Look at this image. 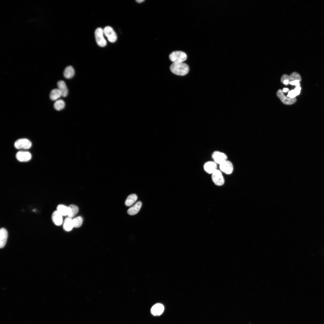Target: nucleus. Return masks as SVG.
Here are the masks:
<instances>
[{
	"mask_svg": "<svg viewBox=\"0 0 324 324\" xmlns=\"http://www.w3.org/2000/svg\"><path fill=\"white\" fill-rule=\"evenodd\" d=\"M171 71L174 74L179 76H184L189 71L188 66L186 64L182 63H173L170 66Z\"/></svg>",
	"mask_w": 324,
	"mask_h": 324,
	"instance_id": "nucleus-1",
	"label": "nucleus"
},
{
	"mask_svg": "<svg viewBox=\"0 0 324 324\" xmlns=\"http://www.w3.org/2000/svg\"><path fill=\"white\" fill-rule=\"evenodd\" d=\"M170 60L173 63H182L187 59V54L184 52L176 51L172 52L169 55Z\"/></svg>",
	"mask_w": 324,
	"mask_h": 324,
	"instance_id": "nucleus-2",
	"label": "nucleus"
},
{
	"mask_svg": "<svg viewBox=\"0 0 324 324\" xmlns=\"http://www.w3.org/2000/svg\"><path fill=\"white\" fill-rule=\"evenodd\" d=\"M94 35L96 43L99 46L103 47L106 45L107 42L104 37L103 29L101 28H97L95 31Z\"/></svg>",
	"mask_w": 324,
	"mask_h": 324,
	"instance_id": "nucleus-3",
	"label": "nucleus"
},
{
	"mask_svg": "<svg viewBox=\"0 0 324 324\" xmlns=\"http://www.w3.org/2000/svg\"><path fill=\"white\" fill-rule=\"evenodd\" d=\"M212 179L214 184L218 186L224 185L225 180L222 172L220 170L217 169L212 174Z\"/></svg>",
	"mask_w": 324,
	"mask_h": 324,
	"instance_id": "nucleus-4",
	"label": "nucleus"
},
{
	"mask_svg": "<svg viewBox=\"0 0 324 324\" xmlns=\"http://www.w3.org/2000/svg\"><path fill=\"white\" fill-rule=\"evenodd\" d=\"M32 145L31 142L28 140L20 139L17 140L14 143L15 147L18 149H27L30 148Z\"/></svg>",
	"mask_w": 324,
	"mask_h": 324,
	"instance_id": "nucleus-5",
	"label": "nucleus"
},
{
	"mask_svg": "<svg viewBox=\"0 0 324 324\" xmlns=\"http://www.w3.org/2000/svg\"><path fill=\"white\" fill-rule=\"evenodd\" d=\"M220 170L226 175H230L233 172V166L232 163L227 160L219 164Z\"/></svg>",
	"mask_w": 324,
	"mask_h": 324,
	"instance_id": "nucleus-6",
	"label": "nucleus"
},
{
	"mask_svg": "<svg viewBox=\"0 0 324 324\" xmlns=\"http://www.w3.org/2000/svg\"><path fill=\"white\" fill-rule=\"evenodd\" d=\"M104 35L109 41L114 43L117 39V36L113 29L110 26H106L103 29Z\"/></svg>",
	"mask_w": 324,
	"mask_h": 324,
	"instance_id": "nucleus-7",
	"label": "nucleus"
},
{
	"mask_svg": "<svg viewBox=\"0 0 324 324\" xmlns=\"http://www.w3.org/2000/svg\"><path fill=\"white\" fill-rule=\"evenodd\" d=\"M212 157L213 161L219 165L227 160V156L226 154L219 151H214L212 154Z\"/></svg>",
	"mask_w": 324,
	"mask_h": 324,
	"instance_id": "nucleus-8",
	"label": "nucleus"
},
{
	"mask_svg": "<svg viewBox=\"0 0 324 324\" xmlns=\"http://www.w3.org/2000/svg\"><path fill=\"white\" fill-rule=\"evenodd\" d=\"M277 95L282 102L286 105H291L296 101V98H291L285 96L282 91L281 89L278 90L277 92Z\"/></svg>",
	"mask_w": 324,
	"mask_h": 324,
	"instance_id": "nucleus-9",
	"label": "nucleus"
},
{
	"mask_svg": "<svg viewBox=\"0 0 324 324\" xmlns=\"http://www.w3.org/2000/svg\"><path fill=\"white\" fill-rule=\"evenodd\" d=\"M16 157L18 161L22 162H25L31 160L32 155L28 152L20 151L16 153Z\"/></svg>",
	"mask_w": 324,
	"mask_h": 324,
	"instance_id": "nucleus-10",
	"label": "nucleus"
},
{
	"mask_svg": "<svg viewBox=\"0 0 324 324\" xmlns=\"http://www.w3.org/2000/svg\"><path fill=\"white\" fill-rule=\"evenodd\" d=\"M217 164L214 161H209L204 164L203 168L206 172L212 174L218 169Z\"/></svg>",
	"mask_w": 324,
	"mask_h": 324,
	"instance_id": "nucleus-11",
	"label": "nucleus"
},
{
	"mask_svg": "<svg viewBox=\"0 0 324 324\" xmlns=\"http://www.w3.org/2000/svg\"><path fill=\"white\" fill-rule=\"evenodd\" d=\"M301 79L300 75L298 73L295 72L292 73L290 76H288L286 74L283 75L281 77L280 80L282 83L284 80H287L289 83L296 80L301 81Z\"/></svg>",
	"mask_w": 324,
	"mask_h": 324,
	"instance_id": "nucleus-12",
	"label": "nucleus"
},
{
	"mask_svg": "<svg viewBox=\"0 0 324 324\" xmlns=\"http://www.w3.org/2000/svg\"><path fill=\"white\" fill-rule=\"evenodd\" d=\"M62 216L57 210L54 211L52 216V219L54 224L58 226L62 225L63 222Z\"/></svg>",
	"mask_w": 324,
	"mask_h": 324,
	"instance_id": "nucleus-13",
	"label": "nucleus"
},
{
	"mask_svg": "<svg viewBox=\"0 0 324 324\" xmlns=\"http://www.w3.org/2000/svg\"><path fill=\"white\" fill-rule=\"evenodd\" d=\"M164 307L160 303H157L152 308L151 311L152 314L154 316H159L163 312Z\"/></svg>",
	"mask_w": 324,
	"mask_h": 324,
	"instance_id": "nucleus-14",
	"label": "nucleus"
},
{
	"mask_svg": "<svg viewBox=\"0 0 324 324\" xmlns=\"http://www.w3.org/2000/svg\"><path fill=\"white\" fill-rule=\"evenodd\" d=\"M8 232L7 230L2 228L0 230V247L3 248L5 245L8 238Z\"/></svg>",
	"mask_w": 324,
	"mask_h": 324,
	"instance_id": "nucleus-15",
	"label": "nucleus"
},
{
	"mask_svg": "<svg viewBox=\"0 0 324 324\" xmlns=\"http://www.w3.org/2000/svg\"><path fill=\"white\" fill-rule=\"evenodd\" d=\"M141 206V202L138 201L128 209L127 211L128 214L130 215H134L136 214L139 211Z\"/></svg>",
	"mask_w": 324,
	"mask_h": 324,
	"instance_id": "nucleus-16",
	"label": "nucleus"
},
{
	"mask_svg": "<svg viewBox=\"0 0 324 324\" xmlns=\"http://www.w3.org/2000/svg\"><path fill=\"white\" fill-rule=\"evenodd\" d=\"M58 88L62 93V96L66 97L68 93V90L65 82L62 80L58 82L57 84Z\"/></svg>",
	"mask_w": 324,
	"mask_h": 324,
	"instance_id": "nucleus-17",
	"label": "nucleus"
},
{
	"mask_svg": "<svg viewBox=\"0 0 324 324\" xmlns=\"http://www.w3.org/2000/svg\"><path fill=\"white\" fill-rule=\"evenodd\" d=\"M73 227H74V226L72 218L68 217H67L63 222V228L66 231H69L72 229Z\"/></svg>",
	"mask_w": 324,
	"mask_h": 324,
	"instance_id": "nucleus-18",
	"label": "nucleus"
},
{
	"mask_svg": "<svg viewBox=\"0 0 324 324\" xmlns=\"http://www.w3.org/2000/svg\"><path fill=\"white\" fill-rule=\"evenodd\" d=\"M75 74V71L73 68L71 66H69L65 68L64 72V77L67 79H70L72 78Z\"/></svg>",
	"mask_w": 324,
	"mask_h": 324,
	"instance_id": "nucleus-19",
	"label": "nucleus"
},
{
	"mask_svg": "<svg viewBox=\"0 0 324 324\" xmlns=\"http://www.w3.org/2000/svg\"><path fill=\"white\" fill-rule=\"evenodd\" d=\"M68 207V216L72 218L75 216L78 213L79 209L76 206L70 205Z\"/></svg>",
	"mask_w": 324,
	"mask_h": 324,
	"instance_id": "nucleus-20",
	"label": "nucleus"
},
{
	"mask_svg": "<svg viewBox=\"0 0 324 324\" xmlns=\"http://www.w3.org/2000/svg\"><path fill=\"white\" fill-rule=\"evenodd\" d=\"M62 96V94L58 88L52 90L50 94V97L52 100H56Z\"/></svg>",
	"mask_w": 324,
	"mask_h": 324,
	"instance_id": "nucleus-21",
	"label": "nucleus"
},
{
	"mask_svg": "<svg viewBox=\"0 0 324 324\" xmlns=\"http://www.w3.org/2000/svg\"><path fill=\"white\" fill-rule=\"evenodd\" d=\"M137 199V197L136 194H131L127 197L125 201V204L127 206H130L136 201Z\"/></svg>",
	"mask_w": 324,
	"mask_h": 324,
	"instance_id": "nucleus-22",
	"label": "nucleus"
},
{
	"mask_svg": "<svg viewBox=\"0 0 324 324\" xmlns=\"http://www.w3.org/2000/svg\"><path fill=\"white\" fill-rule=\"evenodd\" d=\"M301 89L300 86H296L294 89L289 91L286 97L291 98H295L300 94Z\"/></svg>",
	"mask_w": 324,
	"mask_h": 324,
	"instance_id": "nucleus-23",
	"label": "nucleus"
},
{
	"mask_svg": "<svg viewBox=\"0 0 324 324\" xmlns=\"http://www.w3.org/2000/svg\"><path fill=\"white\" fill-rule=\"evenodd\" d=\"M57 211L62 216L68 215V207L63 205H59L57 207Z\"/></svg>",
	"mask_w": 324,
	"mask_h": 324,
	"instance_id": "nucleus-24",
	"label": "nucleus"
},
{
	"mask_svg": "<svg viewBox=\"0 0 324 324\" xmlns=\"http://www.w3.org/2000/svg\"><path fill=\"white\" fill-rule=\"evenodd\" d=\"M64 102L62 99L56 100L54 104V108L57 110H60L63 109L65 107Z\"/></svg>",
	"mask_w": 324,
	"mask_h": 324,
	"instance_id": "nucleus-25",
	"label": "nucleus"
},
{
	"mask_svg": "<svg viewBox=\"0 0 324 324\" xmlns=\"http://www.w3.org/2000/svg\"><path fill=\"white\" fill-rule=\"evenodd\" d=\"M82 218L80 216H78L72 219L74 227L78 228L80 227L82 224Z\"/></svg>",
	"mask_w": 324,
	"mask_h": 324,
	"instance_id": "nucleus-26",
	"label": "nucleus"
},
{
	"mask_svg": "<svg viewBox=\"0 0 324 324\" xmlns=\"http://www.w3.org/2000/svg\"><path fill=\"white\" fill-rule=\"evenodd\" d=\"M300 82L299 80H296L290 82L289 84L292 85H295L296 86H300Z\"/></svg>",
	"mask_w": 324,
	"mask_h": 324,
	"instance_id": "nucleus-27",
	"label": "nucleus"
},
{
	"mask_svg": "<svg viewBox=\"0 0 324 324\" xmlns=\"http://www.w3.org/2000/svg\"><path fill=\"white\" fill-rule=\"evenodd\" d=\"M282 83L285 85H287L289 84V82L287 80H285Z\"/></svg>",
	"mask_w": 324,
	"mask_h": 324,
	"instance_id": "nucleus-28",
	"label": "nucleus"
},
{
	"mask_svg": "<svg viewBox=\"0 0 324 324\" xmlns=\"http://www.w3.org/2000/svg\"><path fill=\"white\" fill-rule=\"evenodd\" d=\"M289 89L288 88H284L283 89L282 91L283 92H287L288 91H289Z\"/></svg>",
	"mask_w": 324,
	"mask_h": 324,
	"instance_id": "nucleus-29",
	"label": "nucleus"
},
{
	"mask_svg": "<svg viewBox=\"0 0 324 324\" xmlns=\"http://www.w3.org/2000/svg\"><path fill=\"white\" fill-rule=\"evenodd\" d=\"M144 0H136V2H137L138 3H139L142 2H144Z\"/></svg>",
	"mask_w": 324,
	"mask_h": 324,
	"instance_id": "nucleus-30",
	"label": "nucleus"
}]
</instances>
